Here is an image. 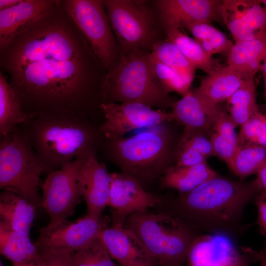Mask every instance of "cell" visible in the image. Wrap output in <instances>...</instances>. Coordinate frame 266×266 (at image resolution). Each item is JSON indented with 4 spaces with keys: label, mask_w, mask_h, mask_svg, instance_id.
I'll use <instances>...</instances> for the list:
<instances>
[{
    "label": "cell",
    "mask_w": 266,
    "mask_h": 266,
    "mask_svg": "<svg viewBox=\"0 0 266 266\" xmlns=\"http://www.w3.org/2000/svg\"><path fill=\"white\" fill-rule=\"evenodd\" d=\"M17 128L35 152L45 173L55 171L95 148L98 133L86 116L70 111L42 112Z\"/></svg>",
    "instance_id": "3"
},
{
    "label": "cell",
    "mask_w": 266,
    "mask_h": 266,
    "mask_svg": "<svg viewBox=\"0 0 266 266\" xmlns=\"http://www.w3.org/2000/svg\"><path fill=\"white\" fill-rule=\"evenodd\" d=\"M219 110V105L217 109L209 108L204 104L193 90H190L172 106V112L174 119L185 128L181 138L196 133L209 136Z\"/></svg>",
    "instance_id": "19"
},
{
    "label": "cell",
    "mask_w": 266,
    "mask_h": 266,
    "mask_svg": "<svg viewBox=\"0 0 266 266\" xmlns=\"http://www.w3.org/2000/svg\"><path fill=\"white\" fill-rule=\"evenodd\" d=\"M235 128L229 113L220 107L209 139L216 156L223 160L230 170L238 146Z\"/></svg>",
    "instance_id": "26"
},
{
    "label": "cell",
    "mask_w": 266,
    "mask_h": 266,
    "mask_svg": "<svg viewBox=\"0 0 266 266\" xmlns=\"http://www.w3.org/2000/svg\"><path fill=\"white\" fill-rule=\"evenodd\" d=\"M99 238L119 266H155L139 238L124 226L110 225Z\"/></svg>",
    "instance_id": "18"
},
{
    "label": "cell",
    "mask_w": 266,
    "mask_h": 266,
    "mask_svg": "<svg viewBox=\"0 0 266 266\" xmlns=\"http://www.w3.org/2000/svg\"><path fill=\"white\" fill-rule=\"evenodd\" d=\"M150 266L145 265V266Z\"/></svg>",
    "instance_id": "45"
},
{
    "label": "cell",
    "mask_w": 266,
    "mask_h": 266,
    "mask_svg": "<svg viewBox=\"0 0 266 266\" xmlns=\"http://www.w3.org/2000/svg\"><path fill=\"white\" fill-rule=\"evenodd\" d=\"M186 29L211 56L224 54L228 56L234 44L209 21H200L186 25Z\"/></svg>",
    "instance_id": "29"
},
{
    "label": "cell",
    "mask_w": 266,
    "mask_h": 266,
    "mask_svg": "<svg viewBox=\"0 0 266 266\" xmlns=\"http://www.w3.org/2000/svg\"><path fill=\"white\" fill-rule=\"evenodd\" d=\"M264 230L265 231V232H266V229L265 230Z\"/></svg>",
    "instance_id": "46"
},
{
    "label": "cell",
    "mask_w": 266,
    "mask_h": 266,
    "mask_svg": "<svg viewBox=\"0 0 266 266\" xmlns=\"http://www.w3.org/2000/svg\"><path fill=\"white\" fill-rule=\"evenodd\" d=\"M69 266H119L99 237L69 256Z\"/></svg>",
    "instance_id": "33"
},
{
    "label": "cell",
    "mask_w": 266,
    "mask_h": 266,
    "mask_svg": "<svg viewBox=\"0 0 266 266\" xmlns=\"http://www.w3.org/2000/svg\"><path fill=\"white\" fill-rule=\"evenodd\" d=\"M0 266H3V265L2 262H1V261H0Z\"/></svg>",
    "instance_id": "44"
},
{
    "label": "cell",
    "mask_w": 266,
    "mask_h": 266,
    "mask_svg": "<svg viewBox=\"0 0 266 266\" xmlns=\"http://www.w3.org/2000/svg\"><path fill=\"white\" fill-rule=\"evenodd\" d=\"M227 102L229 114L234 127L242 126L260 107L257 102L254 77L245 80Z\"/></svg>",
    "instance_id": "28"
},
{
    "label": "cell",
    "mask_w": 266,
    "mask_h": 266,
    "mask_svg": "<svg viewBox=\"0 0 266 266\" xmlns=\"http://www.w3.org/2000/svg\"><path fill=\"white\" fill-rule=\"evenodd\" d=\"M69 256L52 257L44 260L45 266H69Z\"/></svg>",
    "instance_id": "37"
},
{
    "label": "cell",
    "mask_w": 266,
    "mask_h": 266,
    "mask_svg": "<svg viewBox=\"0 0 266 266\" xmlns=\"http://www.w3.org/2000/svg\"><path fill=\"white\" fill-rule=\"evenodd\" d=\"M256 174L262 191L266 192V162Z\"/></svg>",
    "instance_id": "38"
},
{
    "label": "cell",
    "mask_w": 266,
    "mask_h": 266,
    "mask_svg": "<svg viewBox=\"0 0 266 266\" xmlns=\"http://www.w3.org/2000/svg\"><path fill=\"white\" fill-rule=\"evenodd\" d=\"M223 0H160L157 1L160 17L166 32L180 29L200 21L224 23Z\"/></svg>",
    "instance_id": "16"
},
{
    "label": "cell",
    "mask_w": 266,
    "mask_h": 266,
    "mask_svg": "<svg viewBox=\"0 0 266 266\" xmlns=\"http://www.w3.org/2000/svg\"><path fill=\"white\" fill-rule=\"evenodd\" d=\"M104 102H139L151 107L172 106L153 68L150 52L137 50L122 53L105 75L100 87Z\"/></svg>",
    "instance_id": "4"
},
{
    "label": "cell",
    "mask_w": 266,
    "mask_h": 266,
    "mask_svg": "<svg viewBox=\"0 0 266 266\" xmlns=\"http://www.w3.org/2000/svg\"><path fill=\"white\" fill-rule=\"evenodd\" d=\"M50 13L1 48V62L30 116L52 111L85 116L88 82L81 46L64 23L50 20Z\"/></svg>",
    "instance_id": "1"
},
{
    "label": "cell",
    "mask_w": 266,
    "mask_h": 266,
    "mask_svg": "<svg viewBox=\"0 0 266 266\" xmlns=\"http://www.w3.org/2000/svg\"><path fill=\"white\" fill-rule=\"evenodd\" d=\"M109 22L122 53L147 50L155 43L156 26L152 14L144 1L103 0Z\"/></svg>",
    "instance_id": "8"
},
{
    "label": "cell",
    "mask_w": 266,
    "mask_h": 266,
    "mask_svg": "<svg viewBox=\"0 0 266 266\" xmlns=\"http://www.w3.org/2000/svg\"><path fill=\"white\" fill-rule=\"evenodd\" d=\"M124 227L139 238L155 266H184L189 247L201 233L167 213H136Z\"/></svg>",
    "instance_id": "5"
},
{
    "label": "cell",
    "mask_w": 266,
    "mask_h": 266,
    "mask_svg": "<svg viewBox=\"0 0 266 266\" xmlns=\"http://www.w3.org/2000/svg\"><path fill=\"white\" fill-rule=\"evenodd\" d=\"M45 262H44L42 264H30V265H21V266H45Z\"/></svg>",
    "instance_id": "42"
},
{
    "label": "cell",
    "mask_w": 266,
    "mask_h": 266,
    "mask_svg": "<svg viewBox=\"0 0 266 266\" xmlns=\"http://www.w3.org/2000/svg\"><path fill=\"white\" fill-rule=\"evenodd\" d=\"M218 174L206 162L186 166H170L164 172L162 182L165 187L184 194Z\"/></svg>",
    "instance_id": "24"
},
{
    "label": "cell",
    "mask_w": 266,
    "mask_h": 266,
    "mask_svg": "<svg viewBox=\"0 0 266 266\" xmlns=\"http://www.w3.org/2000/svg\"><path fill=\"white\" fill-rule=\"evenodd\" d=\"M264 73V92L263 94V97L264 100L266 101V57L264 59L261 69Z\"/></svg>",
    "instance_id": "41"
},
{
    "label": "cell",
    "mask_w": 266,
    "mask_h": 266,
    "mask_svg": "<svg viewBox=\"0 0 266 266\" xmlns=\"http://www.w3.org/2000/svg\"><path fill=\"white\" fill-rule=\"evenodd\" d=\"M78 181L87 214L99 216L108 205L112 181L104 165L98 160L95 148H91L78 157Z\"/></svg>",
    "instance_id": "14"
},
{
    "label": "cell",
    "mask_w": 266,
    "mask_h": 266,
    "mask_svg": "<svg viewBox=\"0 0 266 266\" xmlns=\"http://www.w3.org/2000/svg\"><path fill=\"white\" fill-rule=\"evenodd\" d=\"M65 9L102 65L109 70L114 67L120 57L103 0H68Z\"/></svg>",
    "instance_id": "9"
},
{
    "label": "cell",
    "mask_w": 266,
    "mask_h": 266,
    "mask_svg": "<svg viewBox=\"0 0 266 266\" xmlns=\"http://www.w3.org/2000/svg\"><path fill=\"white\" fill-rule=\"evenodd\" d=\"M186 266H249L233 239L220 234H200L188 250Z\"/></svg>",
    "instance_id": "15"
},
{
    "label": "cell",
    "mask_w": 266,
    "mask_h": 266,
    "mask_svg": "<svg viewBox=\"0 0 266 266\" xmlns=\"http://www.w3.org/2000/svg\"><path fill=\"white\" fill-rule=\"evenodd\" d=\"M167 40L173 43L196 69L211 74L223 66L210 56L195 39L184 33L180 29L166 31Z\"/></svg>",
    "instance_id": "27"
},
{
    "label": "cell",
    "mask_w": 266,
    "mask_h": 266,
    "mask_svg": "<svg viewBox=\"0 0 266 266\" xmlns=\"http://www.w3.org/2000/svg\"><path fill=\"white\" fill-rule=\"evenodd\" d=\"M45 173L38 156L17 127L0 136V188L42 208L40 177Z\"/></svg>",
    "instance_id": "6"
},
{
    "label": "cell",
    "mask_w": 266,
    "mask_h": 266,
    "mask_svg": "<svg viewBox=\"0 0 266 266\" xmlns=\"http://www.w3.org/2000/svg\"><path fill=\"white\" fill-rule=\"evenodd\" d=\"M256 260L260 261L261 266H266V252H255Z\"/></svg>",
    "instance_id": "40"
},
{
    "label": "cell",
    "mask_w": 266,
    "mask_h": 266,
    "mask_svg": "<svg viewBox=\"0 0 266 266\" xmlns=\"http://www.w3.org/2000/svg\"><path fill=\"white\" fill-rule=\"evenodd\" d=\"M261 191L257 179L237 181L218 174L192 191L180 194L170 202L168 213L199 233L233 239L244 232L247 227L243 223L245 207Z\"/></svg>",
    "instance_id": "2"
},
{
    "label": "cell",
    "mask_w": 266,
    "mask_h": 266,
    "mask_svg": "<svg viewBox=\"0 0 266 266\" xmlns=\"http://www.w3.org/2000/svg\"><path fill=\"white\" fill-rule=\"evenodd\" d=\"M260 2L266 8V0H260Z\"/></svg>",
    "instance_id": "43"
},
{
    "label": "cell",
    "mask_w": 266,
    "mask_h": 266,
    "mask_svg": "<svg viewBox=\"0 0 266 266\" xmlns=\"http://www.w3.org/2000/svg\"><path fill=\"white\" fill-rule=\"evenodd\" d=\"M151 57L156 76L166 94L175 92L184 96L189 92L191 82L159 62L151 54Z\"/></svg>",
    "instance_id": "35"
},
{
    "label": "cell",
    "mask_w": 266,
    "mask_h": 266,
    "mask_svg": "<svg viewBox=\"0 0 266 266\" xmlns=\"http://www.w3.org/2000/svg\"><path fill=\"white\" fill-rule=\"evenodd\" d=\"M110 224L107 217L86 214L74 221H66L49 231L39 232L34 244L44 260L69 256L99 237Z\"/></svg>",
    "instance_id": "11"
},
{
    "label": "cell",
    "mask_w": 266,
    "mask_h": 266,
    "mask_svg": "<svg viewBox=\"0 0 266 266\" xmlns=\"http://www.w3.org/2000/svg\"><path fill=\"white\" fill-rule=\"evenodd\" d=\"M240 127L238 145L250 143L266 146V110L260 107Z\"/></svg>",
    "instance_id": "34"
},
{
    "label": "cell",
    "mask_w": 266,
    "mask_h": 266,
    "mask_svg": "<svg viewBox=\"0 0 266 266\" xmlns=\"http://www.w3.org/2000/svg\"><path fill=\"white\" fill-rule=\"evenodd\" d=\"M254 203L258 210V224L266 229V192L262 191L255 198Z\"/></svg>",
    "instance_id": "36"
},
{
    "label": "cell",
    "mask_w": 266,
    "mask_h": 266,
    "mask_svg": "<svg viewBox=\"0 0 266 266\" xmlns=\"http://www.w3.org/2000/svg\"><path fill=\"white\" fill-rule=\"evenodd\" d=\"M36 209L32 202L14 193L0 192V221L15 231L30 236Z\"/></svg>",
    "instance_id": "23"
},
{
    "label": "cell",
    "mask_w": 266,
    "mask_h": 266,
    "mask_svg": "<svg viewBox=\"0 0 266 266\" xmlns=\"http://www.w3.org/2000/svg\"><path fill=\"white\" fill-rule=\"evenodd\" d=\"M266 162V146L247 143L238 145L231 171L241 179L256 174Z\"/></svg>",
    "instance_id": "31"
},
{
    "label": "cell",
    "mask_w": 266,
    "mask_h": 266,
    "mask_svg": "<svg viewBox=\"0 0 266 266\" xmlns=\"http://www.w3.org/2000/svg\"><path fill=\"white\" fill-rule=\"evenodd\" d=\"M106 140L123 172L136 179H152L169 167L170 137L163 131H149L130 137Z\"/></svg>",
    "instance_id": "7"
},
{
    "label": "cell",
    "mask_w": 266,
    "mask_h": 266,
    "mask_svg": "<svg viewBox=\"0 0 266 266\" xmlns=\"http://www.w3.org/2000/svg\"><path fill=\"white\" fill-rule=\"evenodd\" d=\"M228 57V65L245 79L254 77L266 57V31L257 33L250 40L234 43Z\"/></svg>",
    "instance_id": "21"
},
{
    "label": "cell",
    "mask_w": 266,
    "mask_h": 266,
    "mask_svg": "<svg viewBox=\"0 0 266 266\" xmlns=\"http://www.w3.org/2000/svg\"><path fill=\"white\" fill-rule=\"evenodd\" d=\"M100 108L105 120L100 130L108 139L122 137L133 130L174 119L172 112L161 109L155 110L139 102H102Z\"/></svg>",
    "instance_id": "12"
},
{
    "label": "cell",
    "mask_w": 266,
    "mask_h": 266,
    "mask_svg": "<svg viewBox=\"0 0 266 266\" xmlns=\"http://www.w3.org/2000/svg\"><path fill=\"white\" fill-rule=\"evenodd\" d=\"M57 3L49 0H22L11 8L0 10V49L52 11Z\"/></svg>",
    "instance_id": "17"
},
{
    "label": "cell",
    "mask_w": 266,
    "mask_h": 266,
    "mask_svg": "<svg viewBox=\"0 0 266 266\" xmlns=\"http://www.w3.org/2000/svg\"><path fill=\"white\" fill-rule=\"evenodd\" d=\"M0 252L12 266L40 264L45 261L30 236L15 231L0 221Z\"/></svg>",
    "instance_id": "22"
},
{
    "label": "cell",
    "mask_w": 266,
    "mask_h": 266,
    "mask_svg": "<svg viewBox=\"0 0 266 266\" xmlns=\"http://www.w3.org/2000/svg\"><path fill=\"white\" fill-rule=\"evenodd\" d=\"M31 116L23 109L20 99L7 77L0 73V136H4L26 124Z\"/></svg>",
    "instance_id": "25"
},
{
    "label": "cell",
    "mask_w": 266,
    "mask_h": 266,
    "mask_svg": "<svg viewBox=\"0 0 266 266\" xmlns=\"http://www.w3.org/2000/svg\"><path fill=\"white\" fill-rule=\"evenodd\" d=\"M79 158L48 174L41 183L42 208L48 213V224L39 232L49 231L67 221L82 198L78 181Z\"/></svg>",
    "instance_id": "10"
},
{
    "label": "cell",
    "mask_w": 266,
    "mask_h": 266,
    "mask_svg": "<svg viewBox=\"0 0 266 266\" xmlns=\"http://www.w3.org/2000/svg\"><path fill=\"white\" fill-rule=\"evenodd\" d=\"M108 205L110 225L124 226L126 219L136 213L148 211L161 202L157 196L145 191L138 180L125 173H111Z\"/></svg>",
    "instance_id": "13"
},
{
    "label": "cell",
    "mask_w": 266,
    "mask_h": 266,
    "mask_svg": "<svg viewBox=\"0 0 266 266\" xmlns=\"http://www.w3.org/2000/svg\"><path fill=\"white\" fill-rule=\"evenodd\" d=\"M245 80L241 74L228 65L202 77L199 87L193 91L205 105L216 109L219 103L227 101Z\"/></svg>",
    "instance_id": "20"
},
{
    "label": "cell",
    "mask_w": 266,
    "mask_h": 266,
    "mask_svg": "<svg viewBox=\"0 0 266 266\" xmlns=\"http://www.w3.org/2000/svg\"><path fill=\"white\" fill-rule=\"evenodd\" d=\"M216 156L208 135L196 133L181 138L177 154V166H186L206 162Z\"/></svg>",
    "instance_id": "30"
},
{
    "label": "cell",
    "mask_w": 266,
    "mask_h": 266,
    "mask_svg": "<svg viewBox=\"0 0 266 266\" xmlns=\"http://www.w3.org/2000/svg\"><path fill=\"white\" fill-rule=\"evenodd\" d=\"M22 0H0V10L11 8L20 3Z\"/></svg>",
    "instance_id": "39"
},
{
    "label": "cell",
    "mask_w": 266,
    "mask_h": 266,
    "mask_svg": "<svg viewBox=\"0 0 266 266\" xmlns=\"http://www.w3.org/2000/svg\"><path fill=\"white\" fill-rule=\"evenodd\" d=\"M150 53L159 62L192 82L196 68L173 43L167 39L156 42L151 48Z\"/></svg>",
    "instance_id": "32"
}]
</instances>
